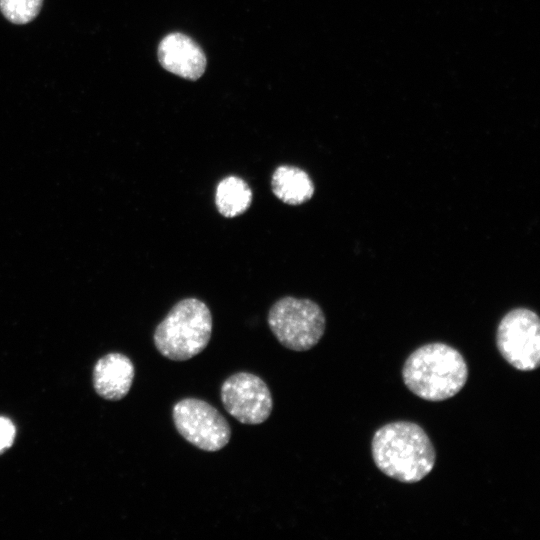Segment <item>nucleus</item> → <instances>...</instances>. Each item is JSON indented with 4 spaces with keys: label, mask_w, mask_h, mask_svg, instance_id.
Listing matches in <instances>:
<instances>
[{
    "label": "nucleus",
    "mask_w": 540,
    "mask_h": 540,
    "mask_svg": "<svg viewBox=\"0 0 540 540\" xmlns=\"http://www.w3.org/2000/svg\"><path fill=\"white\" fill-rule=\"evenodd\" d=\"M15 426L11 420L0 417V454L8 449L15 437Z\"/></svg>",
    "instance_id": "nucleus-13"
},
{
    "label": "nucleus",
    "mask_w": 540,
    "mask_h": 540,
    "mask_svg": "<svg viewBox=\"0 0 540 540\" xmlns=\"http://www.w3.org/2000/svg\"><path fill=\"white\" fill-rule=\"evenodd\" d=\"M212 334V315L197 298L177 302L154 332L156 349L173 361H185L201 353Z\"/></svg>",
    "instance_id": "nucleus-3"
},
{
    "label": "nucleus",
    "mask_w": 540,
    "mask_h": 540,
    "mask_svg": "<svg viewBox=\"0 0 540 540\" xmlns=\"http://www.w3.org/2000/svg\"><path fill=\"white\" fill-rule=\"evenodd\" d=\"M158 59L164 69L189 80L200 78L206 68V57L201 47L179 32L170 33L161 40Z\"/></svg>",
    "instance_id": "nucleus-8"
},
{
    "label": "nucleus",
    "mask_w": 540,
    "mask_h": 540,
    "mask_svg": "<svg viewBox=\"0 0 540 540\" xmlns=\"http://www.w3.org/2000/svg\"><path fill=\"white\" fill-rule=\"evenodd\" d=\"M402 377L406 387L427 401H444L466 384L468 367L461 353L445 343H429L406 359Z\"/></svg>",
    "instance_id": "nucleus-2"
},
{
    "label": "nucleus",
    "mask_w": 540,
    "mask_h": 540,
    "mask_svg": "<svg viewBox=\"0 0 540 540\" xmlns=\"http://www.w3.org/2000/svg\"><path fill=\"white\" fill-rule=\"evenodd\" d=\"M172 416L179 434L201 450L218 451L230 440L231 429L227 420L203 400H180L174 405Z\"/></svg>",
    "instance_id": "nucleus-6"
},
{
    "label": "nucleus",
    "mask_w": 540,
    "mask_h": 540,
    "mask_svg": "<svg viewBox=\"0 0 540 540\" xmlns=\"http://www.w3.org/2000/svg\"><path fill=\"white\" fill-rule=\"evenodd\" d=\"M43 0H0L4 17L14 24H26L39 13Z\"/></svg>",
    "instance_id": "nucleus-12"
},
{
    "label": "nucleus",
    "mask_w": 540,
    "mask_h": 540,
    "mask_svg": "<svg viewBox=\"0 0 540 540\" xmlns=\"http://www.w3.org/2000/svg\"><path fill=\"white\" fill-rule=\"evenodd\" d=\"M221 401L233 418L248 425L263 423L273 409L272 395L266 383L247 372L233 374L223 382Z\"/></svg>",
    "instance_id": "nucleus-7"
},
{
    "label": "nucleus",
    "mask_w": 540,
    "mask_h": 540,
    "mask_svg": "<svg viewBox=\"0 0 540 540\" xmlns=\"http://www.w3.org/2000/svg\"><path fill=\"white\" fill-rule=\"evenodd\" d=\"M274 195L288 205H300L314 194V184L310 176L296 166L281 165L271 177Z\"/></svg>",
    "instance_id": "nucleus-10"
},
{
    "label": "nucleus",
    "mask_w": 540,
    "mask_h": 540,
    "mask_svg": "<svg viewBox=\"0 0 540 540\" xmlns=\"http://www.w3.org/2000/svg\"><path fill=\"white\" fill-rule=\"evenodd\" d=\"M496 345L501 356L520 371H532L540 363V321L527 308H515L500 321Z\"/></svg>",
    "instance_id": "nucleus-5"
},
{
    "label": "nucleus",
    "mask_w": 540,
    "mask_h": 540,
    "mask_svg": "<svg viewBox=\"0 0 540 540\" xmlns=\"http://www.w3.org/2000/svg\"><path fill=\"white\" fill-rule=\"evenodd\" d=\"M372 457L386 476L416 483L427 476L436 460L434 446L419 425L397 421L380 427L372 438Z\"/></svg>",
    "instance_id": "nucleus-1"
},
{
    "label": "nucleus",
    "mask_w": 540,
    "mask_h": 540,
    "mask_svg": "<svg viewBox=\"0 0 540 540\" xmlns=\"http://www.w3.org/2000/svg\"><path fill=\"white\" fill-rule=\"evenodd\" d=\"M134 378V366L125 355L112 353L95 365L93 381L96 392L108 400H120L129 392Z\"/></svg>",
    "instance_id": "nucleus-9"
},
{
    "label": "nucleus",
    "mask_w": 540,
    "mask_h": 540,
    "mask_svg": "<svg viewBox=\"0 0 540 540\" xmlns=\"http://www.w3.org/2000/svg\"><path fill=\"white\" fill-rule=\"evenodd\" d=\"M252 203V191L240 177L228 176L217 185L215 205L218 212L227 218L243 214Z\"/></svg>",
    "instance_id": "nucleus-11"
},
{
    "label": "nucleus",
    "mask_w": 540,
    "mask_h": 540,
    "mask_svg": "<svg viewBox=\"0 0 540 540\" xmlns=\"http://www.w3.org/2000/svg\"><path fill=\"white\" fill-rule=\"evenodd\" d=\"M267 320L279 343L293 351L311 349L325 331L324 313L310 299L280 298L271 306Z\"/></svg>",
    "instance_id": "nucleus-4"
}]
</instances>
